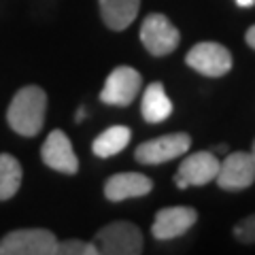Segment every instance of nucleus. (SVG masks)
I'll return each mask as SVG.
<instances>
[{
  "mask_svg": "<svg viewBox=\"0 0 255 255\" xmlns=\"http://www.w3.org/2000/svg\"><path fill=\"white\" fill-rule=\"evenodd\" d=\"M47 113V94L38 85H26L13 96L9 111H6V122L11 130L21 136H36L45 124Z\"/></svg>",
  "mask_w": 255,
  "mask_h": 255,
  "instance_id": "f257e3e1",
  "label": "nucleus"
},
{
  "mask_svg": "<svg viewBox=\"0 0 255 255\" xmlns=\"http://www.w3.org/2000/svg\"><path fill=\"white\" fill-rule=\"evenodd\" d=\"M96 249L105 255H138L142 253V234L130 221H113L96 232Z\"/></svg>",
  "mask_w": 255,
  "mask_h": 255,
  "instance_id": "f03ea898",
  "label": "nucleus"
},
{
  "mask_svg": "<svg viewBox=\"0 0 255 255\" xmlns=\"http://www.w3.org/2000/svg\"><path fill=\"white\" fill-rule=\"evenodd\" d=\"M58 238L49 230H13L0 241V255H55Z\"/></svg>",
  "mask_w": 255,
  "mask_h": 255,
  "instance_id": "7ed1b4c3",
  "label": "nucleus"
},
{
  "mask_svg": "<svg viewBox=\"0 0 255 255\" xmlns=\"http://www.w3.org/2000/svg\"><path fill=\"white\" fill-rule=\"evenodd\" d=\"M181 34L177 26H172V21L162 13H151L142 19L140 26V43L145 45V49L155 55V58H164V55L172 53L179 47Z\"/></svg>",
  "mask_w": 255,
  "mask_h": 255,
  "instance_id": "20e7f679",
  "label": "nucleus"
},
{
  "mask_svg": "<svg viewBox=\"0 0 255 255\" xmlns=\"http://www.w3.org/2000/svg\"><path fill=\"white\" fill-rule=\"evenodd\" d=\"M185 62L196 73L217 79L230 73V68H232V53L219 43L204 41V43H198L191 47Z\"/></svg>",
  "mask_w": 255,
  "mask_h": 255,
  "instance_id": "39448f33",
  "label": "nucleus"
},
{
  "mask_svg": "<svg viewBox=\"0 0 255 255\" xmlns=\"http://www.w3.org/2000/svg\"><path fill=\"white\" fill-rule=\"evenodd\" d=\"M191 147V136L187 132H174V134H164V136L145 140L142 145L136 147L134 157L140 164H166L170 159L183 155Z\"/></svg>",
  "mask_w": 255,
  "mask_h": 255,
  "instance_id": "423d86ee",
  "label": "nucleus"
},
{
  "mask_svg": "<svg viewBox=\"0 0 255 255\" xmlns=\"http://www.w3.org/2000/svg\"><path fill=\"white\" fill-rule=\"evenodd\" d=\"M217 185L226 191H243L255 181V157L251 151H234L221 159Z\"/></svg>",
  "mask_w": 255,
  "mask_h": 255,
  "instance_id": "0eeeda50",
  "label": "nucleus"
},
{
  "mask_svg": "<svg viewBox=\"0 0 255 255\" xmlns=\"http://www.w3.org/2000/svg\"><path fill=\"white\" fill-rule=\"evenodd\" d=\"M142 77L132 66H117L107 77V83L100 92V100L109 107H128L140 92Z\"/></svg>",
  "mask_w": 255,
  "mask_h": 255,
  "instance_id": "6e6552de",
  "label": "nucleus"
},
{
  "mask_svg": "<svg viewBox=\"0 0 255 255\" xmlns=\"http://www.w3.org/2000/svg\"><path fill=\"white\" fill-rule=\"evenodd\" d=\"M221 159L211 153V151H196V153L187 155L181 162L177 174H174V183L179 189H187L194 185H206L217 179Z\"/></svg>",
  "mask_w": 255,
  "mask_h": 255,
  "instance_id": "1a4fd4ad",
  "label": "nucleus"
},
{
  "mask_svg": "<svg viewBox=\"0 0 255 255\" xmlns=\"http://www.w3.org/2000/svg\"><path fill=\"white\" fill-rule=\"evenodd\" d=\"M196 219H198V213L191 206H168V209H162L155 213L151 234L157 241H172V238H179L187 230H191Z\"/></svg>",
  "mask_w": 255,
  "mask_h": 255,
  "instance_id": "9d476101",
  "label": "nucleus"
},
{
  "mask_svg": "<svg viewBox=\"0 0 255 255\" xmlns=\"http://www.w3.org/2000/svg\"><path fill=\"white\" fill-rule=\"evenodd\" d=\"M41 157L45 166L62 174H75L79 170V159L73 151V142L62 130L49 132V136L45 138L41 147Z\"/></svg>",
  "mask_w": 255,
  "mask_h": 255,
  "instance_id": "9b49d317",
  "label": "nucleus"
},
{
  "mask_svg": "<svg viewBox=\"0 0 255 255\" xmlns=\"http://www.w3.org/2000/svg\"><path fill=\"white\" fill-rule=\"evenodd\" d=\"M153 189V181L140 172H119L105 183V196L111 202H122L128 198H142Z\"/></svg>",
  "mask_w": 255,
  "mask_h": 255,
  "instance_id": "f8f14e48",
  "label": "nucleus"
},
{
  "mask_svg": "<svg viewBox=\"0 0 255 255\" xmlns=\"http://www.w3.org/2000/svg\"><path fill=\"white\" fill-rule=\"evenodd\" d=\"M140 113L147 124H162L172 115V102L162 83H149L140 102Z\"/></svg>",
  "mask_w": 255,
  "mask_h": 255,
  "instance_id": "ddd939ff",
  "label": "nucleus"
},
{
  "mask_svg": "<svg viewBox=\"0 0 255 255\" xmlns=\"http://www.w3.org/2000/svg\"><path fill=\"white\" fill-rule=\"evenodd\" d=\"M140 0H100L102 21L111 30H126L136 19Z\"/></svg>",
  "mask_w": 255,
  "mask_h": 255,
  "instance_id": "4468645a",
  "label": "nucleus"
},
{
  "mask_svg": "<svg viewBox=\"0 0 255 255\" xmlns=\"http://www.w3.org/2000/svg\"><path fill=\"white\" fill-rule=\"evenodd\" d=\"M132 138V132L130 128L126 126H113L105 130L102 134L96 136V140L92 142V151L96 157H113L117 153H122V151L128 147V142Z\"/></svg>",
  "mask_w": 255,
  "mask_h": 255,
  "instance_id": "2eb2a0df",
  "label": "nucleus"
},
{
  "mask_svg": "<svg viewBox=\"0 0 255 255\" xmlns=\"http://www.w3.org/2000/svg\"><path fill=\"white\" fill-rule=\"evenodd\" d=\"M21 164L11 153H0V200H11L21 187Z\"/></svg>",
  "mask_w": 255,
  "mask_h": 255,
  "instance_id": "dca6fc26",
  "label": "nucleus"
},
{
  "mask_svg": "<svg viewBox=\"0 0 255 255\" xmlns=\"http://www.w3.org/2000/svg\"><path fill=\"white\" fill-rule=\"evenodd\" d=\"M55 255H98V249L96 245L85 241H58Z\"/></svg>",
  "mask_w": 255,
  "mask_h": 255,
  "instance_id": "f3484780",
  "label": "nucleus"
},
{
  "mask_svg": "<svg viewBox=\"0 0 255 255\" xmlns=\"http://www.w3.org/2000/svg\"><path fill=\"white\" fill-rule=\"evenodd\" d=\"M234 236H236V241L247 243V245L255 243V213L249 215V217H245L241 223H236Z\"/></svg>",
  "mask_w": 255,
  "mask_h": 255,
  "instance_id": "a211bd4d",
  "label": "nucleus"
},
{
  "mask_svg": "<svg viewBox=\"0 0 255 255\" xmlns=\"http://www.w3.org/2000/svg\"><path fill=\"white\" fill-rule=\"evenodd\" d=\"M247 45L251 47V49H255V26H251L249 30H247Z\"/></svg>",
  "mask_w": 255,
  "mask_h": 255,
  "instance_id": "6ab92c4d",
  "label": "nucleus"
},
{
  "mask_svg": "<svg viewBox=\"0 0 255 255\" xmlns=\"http://www.w3.org/2000/svg\"><path fill=\"white\" fill-rule=\"evenodd\" d=\"M236 4H238V6H243V9H249V6L255 4V0H236Z\"/></svg>",
  "mask_w": 255,
  "mask_h": 255,
  "instance_id": "aec40b11",
  "label": "nucleus"
},
{
  "mask_svg": "<svg viewBox=\"0 0 255 255\" xmlns=\"http://www.w3.org/2000/svg\"><path fill=\"white\" fill-rule=\"evenodd\" d=\"M83 119H85V109L81 107L79 109V113H77V122H83Z\"/></svg>",
  "mask_w": 255,
  "mask_h": 255,
  "instance_id": "412c9836",
  "label": "nucleus"
},
{
  "mask_svg": "<svg viewBox=\"0 0 255 255\" xmlns=\"http://www.w3.org/2000/svg\"><path fill=\"white\" fill-rule=\"evenodd\" d=\"M251 153H253V157H255V140H253V149H251Z\"/></svg>",
  "mask_w": 255,
  "mask_h": 255,
  "instance_id": "4be33fe9",
  "label": "nucleus"
}]
</instances>
